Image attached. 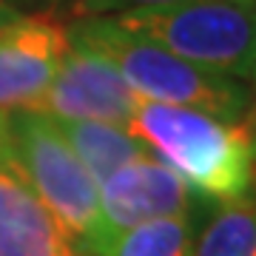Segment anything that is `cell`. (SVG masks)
I'll return each instance as SVG.
<instances>
[{
  "label": "cell",
  "instance_id": "obj_12",
  "mask_svg": "<svg viewBox=\"0 0 256 256\" xmlns=\"http://www.w3.org/2000/svg\"><path fill=\"white\" fill-rule=\"evenodd\" d=\"M165 3H180V0H77L74 14L77 18H100V14H120L126 9H142V6H165Z\"/></svg>",
  "mask_w": 256,
  "mask_h": 256
},
{
  "label": "cell",
  "instance_id": "obj_9",
  "mask_svg": "<svg viewBox=\"0 0 256 256\" xmlns=\"http://www.w3.org/2000/svg\"><path fill=\"white\" fill-rule=\"evenodd\" d=\"M57 128H60L66 142L72 146L74 154L80 156V162L86 165V171L94 176L97 185L102 180H108L117 168L128 165L131 160L151 154L122 126L97 122V120H63V122H57Z\"/></svg>",
  "mask_w": 256,
  "mask_h": 256
},
{
  "label": "cell",
  "instance_id": "obj_15",
  "mask_svg": "<svg viewBox=\"0 0 256 256\" xmlns=\"http://www.w3.org/2000/svg\"><path fill=\"white\" fill-rule=\"evenodd\" d=\"M248 126V131H250V137H254V142H256V100H254V106H250V111H248V117L242 120Z\"/></svg>",
  "mask_w": 256,
  "mask_h": 256
},
{
  "label": "cell",
  "instance_id": "obj_8",
  "mask_svg": "<svg viewBox=\"0 0 256 256\" xmlns=\"http://www.w3.org/2000/svg\"><path fill=\"white\" fill-rule=\"evenodd\" d=\"M0 256H82L0 142Z\"/></svg>",
  "mask_w": 256,
  "mask_h": 256
},
{
  "label": "cell",
  "instance_id": "obj_14",
  "mask_svg": "<svg viewBox=\"0 0 256 256\" xmlns=\"http://www.w3.org/2000/svg\"><path fill=\"white\" fill-rule=\"evenodd\" d=\"M9 3L14 9H20V6L23 9H46V6H54L57 0H9Z\"/></svg>",
  "mask_w": 256,
  "mask_h": 256
},
{
  "label": "cell",
  "instance_id": "obj_1",
  "mask_svg": "<svg viewBox=\"0 0 256 256\" xmlns=\"http://www.w3.org/2000/svg\"><path fill=\"white\" fill-rule=\"evenodd\" d=\"M126 128L196 196L225 205L248 196L256 180V142L245 122L140 100Z\"/></svg>",
  "mask_w": 256,
  "mask_h": 256
},
{
  "label": "cell",
  "instance_id": "obj_4",
  "mask_svg": "<svg viewBox=\"0 0 256 256\" xmlns=\"http://www.w3.org/2000/svg\"><path fill=\"white\" fill-rule=\"evenodd\" d=\"M0 142L86 256L100 225V185L66 142L57 122L34 111L12 114L6 117Z\"/></svg>",
  "mask_w": 256,
  "mask_h": 256
},
{
  "label": "cell",
  "instance_id": "obj_16",
  "mask_svg": "<svg viewBox=\"0 0 256 256\" xmlns=\"http://www.w3.org/2000/svg\"><path fill=\"white\" fill-rule=\"evenodd\" d=\"M0 137H3V126H0Z\"/></svg>",
  "mask_w": 256,
  "mask_h": 256
},
{
  "label": "cell",
  "instance_id": "obj_5",
  "mask_svg": "<svg viewBox=\"0 0 256 256\" xmlns=\"http://www.w3.org/2000/svg\"><path fill=\"white\" fill-rule=\"evenodd\" d=\"M196 194L165 162L154 154L137 156L100 182V225L86 256H94L108 239L137 225L191 214Z\"/></svg>",
  "mask_w": 256,
  "mask_h": 256
},
{
  "label": "cell",
  "instance_id": "obj_6",
  "mask_svg": "<svg viewBox=\"0 0 256 256\" xmlns=\"http://www.w3.org/2000/svg\"><path fill=\"white\" fill-rule=\"evenodd\" d=\"M68 52V26L46 14H23L0 28V126L37 111Z\"/></svg>",
  "mask_w": 256,
  "mask_h": 256
},
{
  "label": "cell",
  "instance_id": "obj_10",
  "mask_svg": "<svg viewBox=\"0 0 256 256\" xmlns=\"http://www.w3.org/2000/svg\"><path fill=\"white\" fill-rule=\"evenodd\" d=\"M196 220L191 214L162 216L108 239L94 256H194Z\"/></svg>",
  "mask_w": 256,
  "mask_h": 256
},
{
  "label": "cell",
  "instance_id": "obj_7",
  "mask_svg": "<svg viewBox=\"0 0 256 256\" xmlns=\"http://www.w3.org/2000/svg\"><path fill=\"white\" fill-rule=\"evenodd\" d=\"M140 97L122 80L117 66L97 48L68 40L60 72L48 86L34 114L63 120H97L111 126H128Z\"/></svg>",
  "mask_w": 256,
  "mask_h": 256
},
{
  "label": "cell",
  "instance_id": "obj_3",
  "mask_svg": "<svg viewBox=\"0 0 256 256\" xmlns=\"http://www.w3.org/2000/svg\"><path fill=\"white\" fill-rule=\"evenodd\" d=\"M111 20L191 66L256 82V0H180L126 9Z\"/></svg>",
  "mask_w": 256,
  "mask_h": 256
},
{
  "label": "cell",
  "instance_id": "obj_11",
  "mask_svg": "<svg viewBox=\"0 0 256 256\" xmlns=\"http://www.w3.org/2000/svg\"><path fill=\"white\" fill-rule=\"evenodd\" d=\"M194 256H256V196L225 202L196 234Z\"/></svg>",
  "mask_w": 256,
  "mask_h": 256
},
{
  "label": "cell",
  "instance_id": "obj_2",
  "mask_svg": "<svg viewBox=\"0 0 256 256\" xmlns=\"http://www.w3.org/2000/svg\"><path fill=\"white\" fill-rule=\"evenodd\" d=\"M68 40L108 57L140 100L194 108L225 122H242L256 100L242 80L191 66L151 40L122 32L111 18H80L68 28Z\"/></svg>",
  "mask_w": 256,
  "mask_h": 256
},
{
  "label": "cell",
  "instance_id": "obj_13",
  "mask_svg": "<svg viewBox=\"0 0 256 256\" xmlns=\"http://www.w3.org/2000/svg\"><path fill=\"white\" fill-rule=\"evenodd\" d=\"M23 14H20V9H14L9 0H0V28H6L9 23H14V20H20Z\"/></svg>",
  "mask_w": 256,
  "mask_h": 256
}]
</instances>
